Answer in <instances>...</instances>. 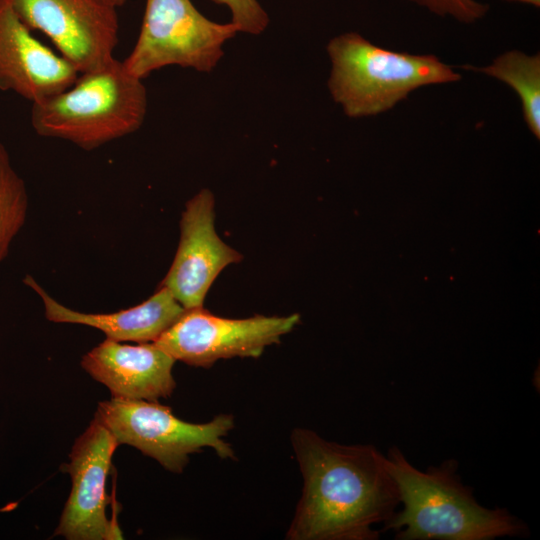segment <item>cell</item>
I'll list each match as a JSON object with an SVG mask.
<instances>
[{
	"instance_id": "1",
	"label": "cell",
	"mask_w": 540,
	"mask_h": 540,
	"mask_svg": "<svg viewBox=\"0 0 540 540\" xmlns=\"http://www.w3.org/2000/svg\"><path fill=\"white\" fill-rule=\"evenodd\" d=\"M291 443L303 477L289 540H375L400 504L385 456L372 445L330 442L296 428Z\"/></svg>"
},
{
	"instance_id": "2",
	"label": "cell",
	"mask_w": 540,
	"mask_h": 540,
	"mask_svg": "<svg viewBox=\"0 0 540 540\" xmlns=\"http://www.w3.org/2000/svg\"><path fill=\"white\" fill-rule=\"evenodd\" d=\"M403 508L385 523L399 540H491L528 534L527 526L507 510L480 505L465 486L458 463L447 460L426 471L415 468L397 447L385 456Z\"/></svg>"
},
{
	"instance_id": "3",
	"label": "cell",
	"mask_w": 540,
	"mask_h": 540,
	"mask_svg": "<svg viewBox=\"0 0 540 540\" xmlns=\"http://www.w3.org/2000/svg\"><path fill=\"white\" fill-rule=\"evenodd\" d=\"M147 104L142 79L114 58L98 70L80 73L62 92L33 103L31 125L42 137L91 151L136 132Z\"/></svg>"
},
{
	"instance_id": "4",
	"label": "cell",
	"mask_w": 540,
	"mask_h": 540,
	"mask_svg": "<svg viewBox=\"0 0 540 540\" xmlns=\"http://www.w3.org/2000/svg\"><path fill=\"white\" fill-rule=\"evenodd\" d=\"M326 49L331 61L329 92L350 118L379 115L418 88L462 78L433 54L389 50L356 32L333 37Z\"/></svg>"
},
{
	"instance_id": "5",
	"label": "cell",
	"mask_w": 540,
	"mask_h": 540,
	"mask_svg": "<svg viewBox=\"0 0 540 540\" xmlns=\"http://www.w3.org/2000/svg\"><path fill=\"white\" fill-rule=\"evenodd\" d=\"M95 415L120 444H127L155 459L166 470L182 473L189 455L210 447L222 459H234L224 437L233 429L234 418L221 414L210 422L195 424L176 417L158 401L112 397L98 404Z\"/></svg>"
},
{
	"instance_id": "6",
	"label": "cell",
	"mask_w": 540,
	"mask_h": 540,
	"mask_svg": "<svg viewBox=\"0 0 540 540\" xmlns=\"http://www.w3.org/2000/svg\"><path fill=\"white\" fill-rule=\"evenodd\" d=\"M238 32L232 22L205 17L191 0H146L137 41L122 61L142 80L170 65L210 72L222 58L224 44Z\"/></svg>"
},
{
	"instance_id": "7",
	"label": "cell",
	"mask_w": 540,
	"mask_h": 540,
	"mask_svg": "<svg viewBox=\"0 0 540 540\" xmlns=\"http://www.w3.org/2000/svg\"><path fill=\"white\" fill-rule=\"evenodd\" d=\"M299 321L296 313L224 318L201 306L185 309L153 343L176 361L210 368L219 359L259 357L267 346L279 343Z\"/></svg>"
},
{
	"instance_id": "8",
	"label": "cell",
	"mask_w": 540,
	"mask_h": 540,
	"mask_svg": "<svg viewBox=\"0 0 540 540\" xmlns=\"http://www.w3.org/2000/svg\"><path fill=\"white\" fill-rule=\"evenodd\" d=\"M19 18L45 34L79 73L114 59L118 7L111 0H9Z\"/></svg>"
},
{
	"instance_id": "9",
	"label": "cell",
	"mask_w": 540,
	"mask_h": 540,
	"mask_svg": "<svg viewBox=\"0 0 540 540\" xmlns=\"http://www.w3.org/2000/svg\"><path fill=\"white\" fill-rule=\"evenodd\" d=\"M118 446L111 431L94 415L75 440L70 461L65 464L72 488L54 536L68 540L122 539L116 521L107 516L110 500L106 484Z\"/></svg>"
},
{
	"instance_id": "10",
	"label": "cell",
	"mask_w": 540,
	"mask_h": 540,
	"mask_svg": "<svg viewBox=\"0 0 540 540\" xmlns=\"http://www.w3.org/2000/svg\"><path fill=\"white\" fill-rule=\"evenodd\" d=\"M214 219V196L209 189L193 196L181 215L178 248L159 286L167 288L185 309L203 306L219 273L242 259L217 235Z\"/></svg>"
},
{
	"instance_id": "11",
	"label": "cell",
	"mask_w": 540,
	"mask_h": 540,
	"mask_svg": "<svg viewBox=\"0 0 540 540\" xmlns=\"http://www.w3.org/2000/svg\"><path fill=\"white\" fill-rule=\"evenodd\" d=\"M79 74L32 34L9 0H0V91L13 92L33 104L62 92Z\"/></svg>"
},
{
	"instance_id": "12",
	"label": "cell",
	"mask_w": 540,
	"mask_h": 540,
	"mask_svg": "<svg viewBox=\"0 0 540 540\" xmlns=\"http://www.w3.org/2000/svg\"><path fill=\"white\" fill-rule=\"evenodd\" d=\"M175 362L153 342L129 345L106 338L82 357L81 366L114 398L158 401L176 387Z\"/></svg>"
},
{
	"instance_id": "13",
	"label": "cell",
	"mask_w": 540,
	"mask_h": 540,
	"mask_svg": "<svg viewBox=\"0 0 540 540\" xmlns=\"http://www.w3.org/2000/svg\"><path fill=\"white\" fill-rule=\"evenodd\" d=\"M23 282L40 297L47 320L89 326L117 342H154L185 311L170 291L162 286L136 306L111 313H86L55 300L31 275H26Z\"/></svg>"
},
{
	"instance_id": "14",
	"label": "cell",
	"mask_w": 540,
	"mask_h": 540,
	"mask_svg": "<svg viewBox=\"0 0 540 540\" xmlns=\"http://www.w3.org/2000/svg\"><path fill=\"white\" fill-rule=\"evenodd\" d=\"M465 70L483 73L509 87L518 95L524 121L530 132L540 139V54L529 55L510 50L498 55L487 66H463Z\"/></svg>"
},
{
	"instance_id": "15",
	"label": "cell",
	"mask_w": 540,
	"mask_h": 540,
	"mask_svg": "<svg viewBox=\"0 0 540 540\" xmlns=\"http://www.w3.org/2000/svg\"><path fill=\"white\" fill-rule=\"evenodd\" d=\"M28 208L25 182L0 142V263L7 257L13 240L24 226Z\"/></svg>"
},
{
	"instance_id": "16",
	"label": "cell",
	"mask_w": 540,
	"mask_h": 540,
	"mask_svg": "<svg viewBox=\"0 0 540 540\" xmlns=\"http://www.w3.org/2000/svg\"><path fill=\"white\" fill-rule=\"evenodd\" d=\"M429 12L450 17L464 24H472L481 20L489 11V6L479 0H406Z\"/></svg>"
},
{
	"instance_id": "17",
	"label": "cell",
	"mask_w": 540,
	"mask_h": 540,
	"mask_svg": "<svg viewBox=\"0 0 540 540\" xmlns=\"http://www.w3.org/2000/svg\"><path fill=\"white\" fill-rule=\"evenodd\" d=\"M225 5L231 12V22L239 32L252 35L262 33L269 23V17L258 0H212Z\"/></svg>"
},
{
	"instance_id": "18",
	"label": "cell",
	"mask_w": 540,
	"mask_h": 540,
	"mask_svg": "<svg viewBox=\"0 0 540 540\" xmlns=\"http://www.w3.org/2000/svg\"><path fill=\"white\" fill-rule=\"evenodd\" d=\"M505 1L524 3V4L532 5L537 8L540 6V0H505Z\"/></svg>"
},
{
	"instance_id": "19",
	"label": "cell",
	"mask_w": 540,
	"mask_h": 540,
	"mask_svg": "<svg viewBox=\"0 0 540 540\" xmlns=\"http://www.w3.org/2000/svg\"><path fill=\"white\" fill-rule=\"evenodd\" d=\"M118 8L123 6L127 0H111Z\"/></svg>"
}]
</instances>
